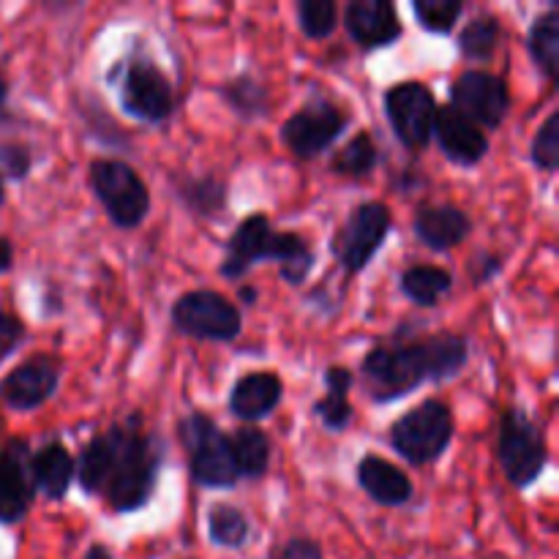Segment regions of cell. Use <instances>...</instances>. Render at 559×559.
Returning <instances> with one entry per match:
<instances>
[{
	"label": "cell",
	"mask_w": 559,
	"mask_h": 559,
	"mask_svg": "<svg viewBox=\"0 0 559 559\" xmlns=\"http://www.w3.org/2000/svg\"><path fill=\"white\" fill-rule=\"evenodd\" d=\"M284 382L273 371H254L240 377L229 393V413L240 420H262L282 404Z\"/></svg>",
	"instance_id": "cell-18"
},
{
	"label": "cell",
	"mask_w": 559,
	"mask_h": 559,
	"mask_svg": "<svg viewBox=\"0 0 559 559\" xmlns=\"http://www.w3.org/2000/svg\"><path fill=\"white\" fill-rule=\"evenodd\" d=\"M207 538L224 549H240L249 540V519L233 506H213L207 513Z\"/></svg>",
	"instance_id": "cell-26"
},
{
	"label": "cell",
	"mask_w": 559,
	"mask_h": 559,
	"mask_svg": "<svg viewBox=\"0 0 559 559\" xmlns=\"http://www.w3.org/2000/svg\"><path fill=\"white\" fill-rule=\"evenodd\" d=\"M456 112H462L469 123L486 126V129H500L511 109V93L506 82L486 71H464L451 91Z\"/></svg>",
	"instance_id": "cell-12"
},
{
	"label": "cell",
	"mask_w": 559,
	"mask_h": 559,
	"mask_svg": "<svg viewBox=\"0 0 559 559\" xmlns=\"http://www.w3.org/2000/svg\"><path fill=\"white\" fill-rule=\"evenodd\" d=\"M497 456L508 480L516 489H527L540 478L546 467V440L538 426L522 413V409H508L500 426V442H497Z\"/></svg>",
	"instance_id": "cell-7"
},
{
	"label": "cell",
	"mask_w": 559,
	"mask_h": 559,
	"mask_svg": "<svg viewBox=\"0 0 559 559\" xmlns=\"http://www.w3.org/2000/svg\"><path fill=\"white\" fill-rule=\"evenodd\" d=\"M469 229H473V222L467 218V213L453 205L424 207L415 218V235L420 238V243L435 251H445L464 243Z\"/></svg>",
	"instance_id": "cell-20"
},
{
	"label": "cell",
	"mask_w": 559,
	"mask_h": 559,
	"mask_svg": "<svg viewBox=\"0 0 559 559\" xmlns=\"http://www.w3.org/2000/svg\"><path fill=\"white\" fill-rule=\"evenodd\" d=\"M328 396L314 404V415L322 420L328 431H344L353 420V407H349V388H353V374L344 366H331L325 371Z\"/></svg>",
	"instance_id": "cell-22"
},
{
	"label": "cell",
	"mask_w": 559,
	"mask_h": 559,
	"mask_svg": "<svg viewBox=\"0 0 559 559\" xmlns=\"http://www.w3.org/2000/svg\"><path fill=\"white\" fill-rule=\"evenodd\" d=\"M27 169H31V158L22 147H11V145H0V178L9 175V178H25Z\"/></svg>",
	"instance_id": "cell-34"
},
{
	"label": "cell",
	"mask_w": 559,
	"mask_h": 559,
	"mask_svg": "<svg viewBox=\"0 0 559 559\" xmlns=\"http://www.w3.org/2000/svg\"><path fill=\"white\" fill-rule=\"evenodd\" d=\"M11 262H14V249H11L9 240L0 238V273L9 271Z\"/></svg>",
	"instance_id": "cell-37"
},
{
	"label": "cell",
	"mask_w": 559,
	"mask_h": 559,
	"mask_svg": "<svg viewBox=\"0 0 559 559\" xmlns=\"http://www.w3.org/2000/svg\"><path fill=\"white\" fill-rule=\"evenodd\" d=\"M358 484L380 506L396 508L413 500V484H409L407 475L396 464L385 462V459L374 456V453L360 459Z\"/></svg>",
	"instance_id": "cell-19"
},
{
	"label": "cell",
	"mask_w": 559,
	"mask_h": 559,
	"mask_svg": "<svg viewBox=\"0 0 559 559\" xmlns=\"http://www.w3.org/2000/svg\"><path fill=\"white\" fill-rule=\"evenodd\" d=\"M413 11L424 31L442 36L456 27L459 16L464 14V3L462 0H415Z\"/></svg>",
	"instance_id": "cell-30"
},
{
	"label": "cell",
	"mask_w": 559,
	"mask_h": 559,
	"mask_svg": "<svg viewBox=\"0 0 559 559\" xmlns=\"http://www.w3.org/2000/svg\"><path fill=\"white\" fill-rule=\"evenodd\" d=\"M31 456L33 453L20 440L9 442L0 451V522L3 524L20 522L36 497Z\"/></svg>",
	"instance_id": "cell-15"
},
{
	"label": "cell",
	"mask_w": 559,
	"mask_h": 559,
	"mask_svg": "<svg viewBox=\"0 0 559 559\" xmlns=\"http://www.w3.org/2000/svg\"><path fill=\"white\" fill-rule=\"evenodd\" d=\"M431 136H437L442 153L453 164H462V167H473V164L484 162V156L489 153V140H486L484 131L475 123H469L451 104L448 107H437L435 134Z\"/></svg>",
	"instance_id": "cell-17"
},
{
	"label": "cell",
	"mask_w": 559,
	"mask_h": 559,
	"mask_svg": "<svg viewBox=\"0 0 559 559\" xmlns=\"http://www.w3.org/2000/svg\"><path fill=\"white\" fill-rule=\"evenodd\" d=\"M22 338V322L16 317L0 311V358L11 353Z\"/></svg>",
	"instance_id": "cell-36"
},
{
	"label": "cell",
	"mask_w": 559,
	"mask_h": 559,
	"mask_svg": "<svg viewBox=\"0 0 559 559\" xmlns=\"http://www.w3.org/2000/svg\"><path fill=\"white\" fill-rule=\"evenodd\" d=\"M60 382V366L47 355L25 360L16 366L14 371L3 377L0 382V399L5 407L16 409V413H31V409L41 407L52 393L58 391Z\"/></svg>",
	"instance_id": "cell-14"
},
{
	"label": "cell",
	"mask_w": 559,
	"mask_h": 559,
	"mask_svg": "<svg viewBox=\"0 0 559 559\" xmlns=\"http://www.w3.org/2000/svg\"><path fill=\"white\" fill-rule=\"evenodd\" d=\"M173 322L180 333L202 342H233L243 328L238 306L211 289L180 295L173 306Z\"/></svg>",
	"instance_id": "cell-8"
},
{
	"label": "cell",
	"mask_w": 559,
	"mask_h": 559,
	"mask_svg": "<svg viewBox=\"0 0 559 559\" xmlns=\"http://www.w3.org/2000/svg\"><path fill=\"white\" fill-rule=\"evenodd\" d=\"M180 440L189 453L191 478L205 489H229L238 484L229 437L202 413L180 420Z\"/></svg>",
	"instance_id": "cell-4"
},
{
	"label": "cell",
	"mask_w": 559,
	"mask_h": 559,
	"mask_svg": "<svg viewBox=\"0 0 559 559\" xmlns=\"http://www.w3.org/2000/svg\"><path fill=\"white\" fill-rule=\"evenodd\" d=\"M500 36H502L500 20L491 14H484L464 27L462 38H459V47H462V52L467 55V58L489 60L491 55H495L497 44H500Z\"/></svg>",
	"instance_id": "cell-27"
},
{
	"label": "cell",
	"mask_w": 559,
	"mask_h": 559,
	"mask_svg": "<svg viewBox=\"0 0 559 559\" xmlns=\"http://www.w3.org/2000/svg\"><path fill=\"white\" fill-rule=\"evenodd\" d=\"M158 448L151 437L131 431L129 426H112L93 437L74 464V475L87 495H107L118 513L140 511L156 489Z\"/></svg>",
	"instance_id": "cell-1"
},
{
	"label": "cell",
	"mask_w": 559,
	"mask_h": 559,
	"mask_svg": "<svg viewBox=\"0 0 559 559\" xmlns=\"http://www.w3.org/2000/svg\"><path fill=\"white\" fill-rule=\"evenodd\" d=\"M238 478H262L271 464V442L260 429H240L229 440Z\"/></svg>",
	"instance_id": "cell-23"
},
{
	"label": "cell",
	"mask_w": 559,
	"mask_h": 559,
	"mask_svg": "<svg viewBox=\"0 0 559 559\" xmlns=\"http://www.w3.org/2000/svg\"><path fill=\"white\" fill-rule=\"evenodd\" d=\"M173 85L151 60H134L126 66L123 80H120V107L131 118L142 123H162L173 112Z\"/></svg>",
	"instance_id": "cell-10"
},
{
	"label": "cell",
	"mask_w": 559,
	"mask_h": 559,
	"mask_svg": "<svg viewBox=\"0 0 559 559\" xmlns=\"http://www.w3.org/2000/svg\"><path fill=\"white\" fill-rule=\"evenodd\" d=\"M344 126H347V118L342 109L328 102L309 104L282 126V140L293 151V156L314 158L342 136Z\"/></svg>",
	"instance_id": "cell-13"
},
{
	"label": "cell",
	"mask_w": 559,
	"mask_h": 559,
	"mask_svg": "<svg viewBox=\"0 0 559 559\" xmlns=\"http://www.w3.org/2000/svg\"><path fill=\"white\" fill-rule=\"evenodd\" d=\"M530 55H533L535 66L544 71L546 76L557 74V60H559V11L551 9L544 16L533 22L527 38Z\"/></svg>",
	"instance_id": "cell-25"
},
{
	"label": "cell",
	"mask_w": 559,
	"mask_h": 559,
	"mask_svg": "<svg viewBox=\"0 0 559 559\" xmlns=\"http://www.w3.org/2000/svg\"><path fill=\"white\" fill-rule=\"evenodd\" d=\"M273 260L282 267V278L300 287L314 267V251L295 233H276L262 213L246 216L227 240L222 262L224 278H243L257 262Z\"/></svg>",
	"instance_id": "cell-3"
},
{
	"label": "cell",
	"mask_w": 559,
	"mask_h": 559,
	"mask_svg": "<svg viewBox=\"0 0 559 559\" xmlns=\"http://www.w3.org/2000/svg\"><path fill=\"white\" fill-rule=\"evenodd\" d=\"M469 358V342L456 333H437L402 347H377L364 358V380L371 399L396 402L426 382L459 374Z\"/></svg>",
	"instance_id": "cell-2"
},
{
	"label": "cell",
	"mask_w": 559,
	"mask_h": 559,
	"mask_svg": "<svg viewBox=\"0 0 559 559\" xmlns=\"http://www.w3.org/2000/svg\"><path fill=\"white\" fill-rule=\"evenodd\" d=\"M453 440V415L442 402L431 399L409 409L391 429L393 451L409 464L437 462Z\"/></svg>",
	"instance_id": "cell-5"
},
{
	"label": "cell",
	"mask_w": 559,
	"mask_h": 559,
	"mask_svg": "<svg viewBox=\"0 0 559 559\" xmlns=\"http://www.w3.org/2000/svg\"><path fill=\"white\" fill-rule=\"evenodd\" d=\"M344 25L353 41L364 49L391 47L402 36L396 5L388 0H353L344 9Z\"/></svg>",
	"instance_id": "cell-16"
},
{
	"label": "cell",
	"mask_w": 559,
	"mask_h": 559,
	"mask_svg": "<svg viewBox=\"0 0 559 559\" xmlns=\"http://www.w3.org/2000/svg\"><path fill=\"white\" fill-rule=\"evenodd\" d=\"M271 559H322V549L309 538H293L282 549L273 551Z\"/></svg>",
	"instance_id": "cell-35"
},
{
	"label": "cell",
	"mask_w": 559,
	"mask_h": 559,
	"mask_svg": "<svg viewBox=\"0 0 559 559\" xmlns=\"http://www.w3.org/2000/svg\"><path fill=\"white\" fill-rule=\"evenodd\" d=\"M5 200V189H3V178H0V205H3Z\"/></svg>",
	"instance_id": "cell-40"
},
{
	"label": "cell",
	"mask_w": 559,
	"mask_h": 559,
	"mask_svg": "<svg viewBox=\"0 0 559 559\" xmlns=\"http://www.w3.org/2000/svg\"><path fill=\"white\" fill-rule=\"evenodd\" d=\"M385 115L407 147H426L435 134V93L420 82H402L385 93Z\"/></svg>",
	"instance_id": "cell-11"
},
{
	"label": "cell",
	"mask_w": 559,
	"mask_h": 559,
	"mask_svg": "<svg viewBox=\"0 0 559 559\" xmlns=\"http://www.w3.org/2000/svg\"><path fill=\"white\" fill-rule=\"evenodd\" d=\"M224 98H227L229 107L235 109L243 118H260L267 112V93L260 82L249 80V76H238V80L227 82L222 87Z\"/></svg>",
	"instance_id": "cell-29"
},
{
	"label": "cell",
	"mask_w": 559,
	"mask_h": 559,
	"mask_svg": "<svg viewBox=\"0 0 559 559\" xmlns=\"http://www.w3.org/2000/svg\"><path fill=\"white\" fill-rule=\"evenodd\" d=\"M91 186L93 194L98 197L104 211L118 227L131 229L145 222L147 211H151V194L129 164L98 158L91 164Z\"/></svg>",
	"instance_id": "cell-6"
},
{
	"label": "cell",
	"mask_w": 559,
	"mask_h": 559,
	"mask_svg": "<svg viewBox=\"0 0 559 559\" xmlns=\"http://www.w3.org/2000/svg\"><path fill=\"white\" fill-rule=\"evenodd\" d=\"M82 559H112V551H109L107 546L96 544V546H91V549H87V555Z\"/></svg>",
	"instance_id": "cell-38"
},
{
	"label": "cell",
	"mask_w": 559,
	"mask_h": 559,
	"mask_svg": "<svg viewBox=\"0 0 559 559\" xmlns=\"http://www.w3.org/2000/svg\"><path fill=\"white\" fill-rule=\"evenodd\" d=\"M333 173L349 175V178H364L377 167V145L369 134H358L349 140L342 151L333 156Z\"/></svg>",
	"instance_id": "cell-28"
},
{
	"label": "cell",
	"mask_w": 559,
	"mask_h": 559,
	"mask_svg": "<svg viewBox=\"0 0 559 559\" xmlns=\"http://www.w3.org/2000/svg\"><path fill=\"white\" fill-rule=\"evenodd\" d=\"M33 484L49 500H63L74 480V459L60 442H49L31 456Z\"/></svg>",
	"instance_id": "cell-21"
},
{
	"label": "cell",
	"mask_w": 559,
	"mask_h": 559,
	"mask_svg": "<svg viewBox=\"0 0 559 559\" xmlns=\"http://www.w3.org/2000/svg\"><path fill=\"white\" fill-rule=\"evenodd\" d=\"M453 276L435 265H415L402 273V293L418 306H437L442 295L451 293Z\"/></svg>",
	"instance_id": "cell-24"
},
{
	"label": "cell",
	"mask_w": 559,
	"mask_h": 559,
	"mask_svg": "<svg viewBox=\"0 0 559 559\" xmlns=\"http://www.w3.org/2000/svg\"><path fill=\"white\" fill-rule=\"evenodd\" d=\"M298 25L309 38H328L338 25V9L331 0H300Z\"/></svg>",
	"instance_id": "cell-31"
},
{
	"label": "cell",
	"mask_w": 559,
	"mask_h": 559,
	"mask_svg": "<svg viewBox=\"0 0 559 559\" xmlns=\"http://www.w3.org/2000/svg\"><path fill=\"white\" fill-rule=\"evenodd\" d=\"M224 183L213 178H202V180H186V186L180 189V197H183L186 205L191 207L200 216H213L224 207Z\"/></svg>",
	"instance_id": "cell-32"
},
{
	"label": "cell",
	"mask_w": 559,
	"mask_h": 559,
	"mask_svg": "<svg viewBox=\"0 0 559 559\" xmlns=\"http://www.w3.org/2000/svg\"><path fill=\"white\" fill-rule=\"evenodd\" d=\"M391 233V211L382 202H366L355 207L342 229L333 238V257L347 267L349 273H358L374 260L377 251L385 243Z\"/></svg>",
	"instance_id": "cell-9"
},
{
	"label": "cell",
	"mask_w": 559,
	"mask_h": 559,
	"mask_svg": "<svg viewBox=\"0 0 559 559\" xmlns=\"http://www.w3.org/2000/svg\"><path fill=\"white\" fill-rule=\"evenodd\" d=\"M533 164L544 173H557L559 167V112H551L533 140Z\"/></svg>",
	"instance_id": "cell-33"
},
{
	"label": "cell",
	"mask_w": 559,
	"mask_h": 559,
	"mask_svg": "<svg viewBox=\"0 0 559 559\" xmlns=\"http://www.w3.org/2000/svg\"><path fill=\"white\" fill-rule=\"evenodd\" d=\"M5 82H3V76H0V112H3V107H5Z\"/></svg>",
	"instance_id": "cell-39"
}]
</instances>
